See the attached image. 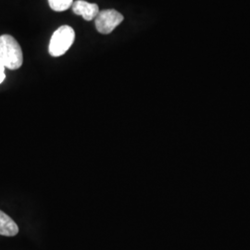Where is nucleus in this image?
<instances>
[{"label": "nucleus", "mask_w": 250, "mask_h": 250, "mask_svg": "<svg viewBox=\"0 0 250 250\" xmlns=\"http://www.w3.org/2000/svg\"><path fill=\"white\" fill-rule=\"evenodd\" d=\"M75 39V32L72 27L63 25L54 32L51 36L48 52L52 57H61L72 46Z\"/></svg>", "instance_id": "obj_2"}, {"label": "nucleus", "mask_w": 250, "mask_h": 250, "mask_svg": "<svg viewBox=\"0 0 250 250\" xmlns=\"http://www.w3.org/2000/svg\"><path fill=\"white\" fill-rule=\"evenodd\" d=\"M19 232L18 225L2 210H0V235L14 236Z\"/></svg>", "instance_id": "obj_5"}, {"label": "nucleus", "mask_w": 250, "mask_h": 250, "mask_svg": "<svg viewBox=\"0 0 250 250\" xmlns=\"http://www.w3.org/2000/svg\"><path fill=\"white\" fill-rule=\"evenodd\" d=\"M5 66L3 65V63L0 62V83H2L5 78H6V74H5Z\"/></svg>", "instance_id": "obj_7"}, {"label": "nucleus", "mask_w": 250, "mask_h": 250, "mask_svg": "<svg viewBox=\"0 0 250 250\" xmlns=\"http://www.w3.org/2000/svg\"><path fill=\"white\" fill-rule=\"evenodd\" d=\"M72 11L74 14L82 16L85 21H90L99 15V6L95 3H89L84 0H76L72 4Z\"/></svg>", "instance_id": "obj_4"}, {"label": "nucleus", "mask_w": 250, "mask_h": 250, "mask_svg": "<svg viewBox=\"0 0 250 250\" xmlns=\"http://www.w3.org/2000/svg\"><path fill=\"white\" fill-rule=\"evenodd\" d=\"M73 2V0H48L50 9L58 12L65 11L72 8Z\"/></svg>", "instance_id": "obj_6"}, {"label": "nucleus", "mask_w": 250, "mask_h": 250, "mask_svg": "<svg viewBox=\"0 0 250 250\" xmlns=\"http://www.w3.org/2000/svg\"><path fill=\"white\" fill-rule=\"evenodd\" d=\"M124 21V16L115 9H104L99 11L95 19V25L100 34L108 35Z\"/></svg>", "instance_id": "obj_3"}, {"label": "nucleus", "mask_w": 250, "mask_h": 250, "mask_svg": "<svg viewBox=\"0 0 250 250\" xmlns=\"http://www.w3.org/2000/svg\"><path fill=\"white\" fill-rule=\"evenodd\" d=\"M0 62L9 70H18L23 63V55L18 41L9 35L0 36Z\"/></svg>", "instance_id": "obj_1"}]
</instances>
